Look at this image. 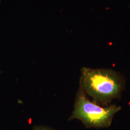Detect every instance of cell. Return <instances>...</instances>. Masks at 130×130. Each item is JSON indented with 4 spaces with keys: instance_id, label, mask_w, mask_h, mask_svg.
I'll return each mask as SVG.
<instances>
[{
    "instance_id": "obj_2",
    "label": "cell",
    "mask_w": 130,
    "mask_h": 130,
    "mask_svg": "<svg viewBox=\"0 0 130 130\" xmlns=\"http://www.w3.org/2000/svg\"><path fill=\"white\" fill-rule=\"evenodd\" d=\"M121 109L116 105L103 107L91 101L79 86L70 120H79L87 128H106L111 125L115 115Z\"/></svg>"
},
{
    "instance_id": "obj_3",
    "label": "cell",
    "mask_w": 130,
    "mask_h": 130,
    "mask_svg": "<svg viewBox=\"0 0 130 130\" xmlns=\"http://www.w3.org/2000/svg\"><path fill=\"white\" fill-rule=\"evenodd\" d=\"M33 130H55L44 126H35L33 127Z\"/></svg>"
},
{
    "instance_id": "obj_1",
    "label": "cell",
    "mask_w": 130,
    "mask_h": 130,
    "mask_svg": "<svg viewBox=\"0 0 130 130\" xmlns=\"http://www.w3.org/2000/svg\"><path fill=\"white\" fill-rule=\"evenodd\" d=\"M79 86L93 102L105 107L121 97L125 79L114 70L84 67L81 70Z\"/></svg>"
}]
</instances>
